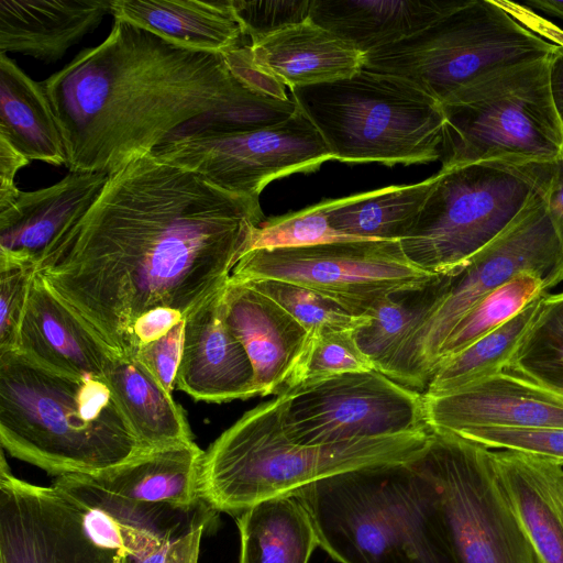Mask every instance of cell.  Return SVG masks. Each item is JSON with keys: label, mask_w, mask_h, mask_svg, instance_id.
Returning a JSON list of instances; mask_svg holds the SVG:
<instances>
[{"label": "cell", "mask_w": 563, "mask_h": 563, "mask_svg": "<svg viewBox=\"0 0 563 563\" xmlns=\"http://www.w3.org/2000/svg\"><path fill=\"white\" fill-rule=\"evenodd\" d=\"M431 430L563 428V395L518 373L503 371L449 393L423 395Z\"/></svg>", "instance_id": "cell-17"}, {"label": "cell", "mask_w": 563, "mask_h": 563, "mask_svg": "<svg viewBox=\"0 0 563 563\" xmlns=\"http://www.w3.org/2000/svg\"><path fill=\"white\" fill-rule=\"evenodd\" d=\"M554 162L487 159L440 169L415 224L400 240L408 260L453 275L516 223L550 188Z\"/></svg>", "instance_id": "cell-7"}, {"label": "cell", "mask_w": 563, "mask_h": 563, "mask_svg": "<svg viewBox=\"0 0 563 563\" xmlns=\"http://www.w3.org/2000/svg\"><path fill=\"white\" fill-rule=\"evenodd\" d=\"M0 563H123L86 532L68 498L15 477L1 453Z\"/></svg>", "instance_id": "cell-16"}, {"label": "cell", "mask_w": 563, "mask_h": 563, "mask_svg": "<svg viewBox=\"0 0 563 563\" xmlns=\"http://www.w3.org/2000/svg\"><path fill=\"white\" fill-rule=\"evenodd\" d=\"M549 59L492 73L441 103V169L487 159L551 163L563 155Z\"/></svg>", "instance_id": "cell-9"}, {"label": "cell", "mask_w": 563, "mask_h": 563, "mask_svg": "<svg viewBox=\"0 0 563 563\" xmlns=\"http://www.w3.org/2000/svg\"><path fill=\"white\" fill-rule=\"evenodd\" d=\"M43 84L69 172L109 175L202 117L235 132L299 109L284 85L253 65L247 45L225 54L188 49L122 20Z\"/></svg>", "instance_id": "cell-2"}, {"label": "cell", "mask_w": 563, "mask_h": 563, "mask_svg": "<svg viewBox=\"0 0 563 563\" xmlns=\"http://www.w3.org/2000/svg\"><path fill=\"white\" fill-rule=\"evenodd\" d=\"M505 368L563 395V291L543 298Z\"/></svg>", "instance_id": "cell-35"}, {"label": "cell", "mask_w": 563, "mask_h": 563, "mask_svg": "<svg viewBox=\"0 0 563 563\" xmlns=\"http://www.w3.org/2000/svg\"><path fill=\"white\" fill-rule=\"evenodd\" d=\"M430 432L301 445L285 434L276 396L246 411L205 451L200 498L218 512L239 516L262 500L294 495L335 474L412 461Z\"/></svg>", "instance_id": "cell-5"}, {"label": "cell", "mask_w": 563, "mask_h": 563, "mask_svg": "<svg viewBox=\"0 0 563 563\" xmlns=\"http://www.w3.org/2000/svg\"><path fill=\"white\" fill-rule=\"evenodd\" d=\"M106 173L69 172L56 184L21 191L0 211V254L38 261L45 250L90 209Z\"/></svg>", "instance_id": "cell-21"}, {"label": "cell", "mask_w": 563, "mask_h": 563, "mask_svg": "<svg viewBox=\"0 0 563 563\" xmlns=\"http://www.w3.org/2000/svg\"><path fill=\"white\" fill-rule=\"evenodd\" d=\"M311 1H238L233 5L250 42L309 18Z\"/></svg>", "instance_id": "cell-41"}, {"label": "cell", "mask_w": 563, "mask_h": 563, "mask_svg": "<svg viewBox=\"0 0 563 563\" xmlns=\"http://www.w3.org/2000/svg\"><path fill=\"white\" fill-rule=\"evenodd\" d=\"M487 449L515 451L563 463V428H474L454 433Z\"/></svg>", "instance_id": "cell-40"}, {"label": "cell", "mask_w": 563, "mask_h": 563, "mask_svg": "<svg viewBox=\"0 0 563 563\" xmlns=\"http://www.w3.org/2000/svg\"><path fill=\"white\" fill-rule=\"evenodd\" d=\"M18 351L51 371L103 378L113 352L37 273L19 333Z\"/></svg>", "instance_id": "cell-20"}, {"label": "cell", "mask_w": 563, "mask_h": 563, "mask_svg": "<svg viewBox=\"0 0 563 563\" xmlns=\"http://www.w3.org/2000/svg\"><path fill=\"white\" fill-rule=\"evenodd\" d=\"M543 294L506 323L437 366L423 395L449 393L505 368L534 322Z\"/></svg>", "instance_id": "cell-33"}, {"label": "cell", "mask_w": 563, "mask_h": 563, "mask_svg": "<svg viewBox=\"0 0 563 563\" xmlns=\"http://www.w3.org/2000/svg\"><path fill=\"white\" fill-rule=\"evenodd\" d=\"M525 5L544 11L548 14L563 19V0H530Z\"/></svg>", "instance_id": "cell-47"}, {"label": "cell", "mask_w": 563, "mask_h": 563, "mask_svg": "<svg viewBox=\"0 0 563 563\" xmlns=\"http://www.w3.org/2000/svg\"><path fill=\"white\" fill-rule=\"evenodd\" d=\"M413 460L343 472L296 492L318 545L340 563H453L433 487Z\"/></svg>", "instance_id": "cell-4"}, {"label": "cell", "mask_w": 563, "mask_h": 563, "mask_svg": "<svg viewBox=\"0 0 563 563\" xmlns=\"http://www.w3.org/2000/svg\"><path fill=\"white\" fill-rule=\"evenodd\" d=\"M437 183V174L411 185L333 199L330 227L345 240L400 241L415 224Z\"/></svg>", "instance_id": "cell-31"}, {"label": "cell", "mask_w": 563, "mask_h": 563, "mask_svg": "<svg viewBox=\"0 0 563 563\" xmlns=\"http://www.w3.org/2000/svg\"><path fill=\"white\" fill-rule=\"evenodd\" d=\"M185 316L169 308H156L142 314L133 327L136 349L164 336Z\"/></svg>", "instance_id": "cell-44"}, {"label": "cell", "mask_w": 563, "mask_h": 563, "mask_svg": "<svg viewBox=\"0 0 563 563\" xmlns=\"http://www.w3.org/2000/svg\"><path fill=\"white\" fill-rule=\"evenodd\" d=\"M112 0H0V54L54 63L111 13Z\"/></svg>", "instance_id": "cell-24"}, {"label": "cell", "mask_w": 563, "mask_h": 563, "mask_svg": "<svg viewBox=\"0 0 563 563\" xmlns=\"http://www.w3.org/2000/svg\"><path fill=\"white\" fill-rule=\"evenodd\" d=\"M184 320L164 336L139 347L136 357L169 393L175 388V378L183 349Z\"/></svg>", "instance_id": "cell-42"}, {"label": "cell", "mask_w": 563, "mask_h": 563, "mask_svg": "<svg viewBox=\"0 0 563 563\" xmlns=\"http://www.w3.org/2000/svg\"><path fill=\"white\" fill-rule=\"evenodd\" d=\"M151 155L191 170L221 189L255 199L274 179L311 173L333 159L300 108L287 120L258 129L181 133L155 147Z\"/></svg>", "instance_id": "cell-14"}, {"label": "cell", "mask_w": 563, "mask_h": 563, "mask_svg": "<svg viewBox=\"0 0 563 563\" xmlns=\"http://www.w3.org/2000/svg\"><path fill=\"white\" fill-rule=\"evenodd\" d=\"M0 137L30 162L67 164L43 81L32 79L7 54H0Z\"/></svg>", "instance_id": "cell-29"}, {"label": "cell", "mask_w": 563, "mask_h": 563, "mask_svg": "<svg viewBox=\"0 0 563 563\" xmlns=\"http://www.w3.org/2000/svg\"><path fill=\"white\" fill-rule=\"evenodd\" d=\"M223 287L185 316L175 378L177 389L216 404L257 396L250 357L225 322Z\"/></svg>", "instance_id": "cell-18"}, {"label": "cell", "mask_w": 563, "mask_h": 563, "mask_svg": "<svg viewBox=\"0 0 563 563\" xmlns=\"http://www.w3.org/2000/svg\"><path fill=\"white\" fill-rule=\"evenodd\" d=\"M263 221L260 199L148 154L109 174L36 273L113 352L136 355V320L156 308L186 316L220 290Z\"/></svg>", "instance_id": "cell-1"}, {"label": "cell", "mask_w": 563, "mask_h": 563, "mask_svg": "<svg viewBox=\"0 0 563 563\" xmlns=\"http://www.w3.org/2000/svg\"><path fill=\"white\" fill-rule=\"evenodd\" d=\"M203 453L195 441L146 450L89 476L108 493L130 500L189 505L201 499Z\"/></svg>", "instance_id": "cell-28"}, {"label": "cell", "mask_w": 563, "mask_h": 563, "mask_svg": "<svg viewBox=\"0 0 563 563\" xmlns=\"http://www.w3.org/2000/svg\"><path fill=\"white\" fill-rule=\"evenodd\" d=\"M110 14L200 52L225 54L246 36L233 0H112Z\"/></svg>", "instance_id": "cell-25"}, {"label": "cell", "mask_w": 563, "mask_h": 563, "mask_svg": "<svg viewBox=\"0 0 563 563\" xmlns=\"http://www.w3.org/2000/svg\"><path fill=\"white\" fill-rule=\"evenodd\" d=\"M492 459L540 563H563V463L507 450Z\"/></svg>", "instance_id": "cell-23"}, {"label": "cell", "mask_w": 563, "mask_h": 563, "mask_svg": "<svg viewBox=\"0 0 563 563\" xmlns=\"http://www.w3.org/2000/svg\"><path fill=\"white\" fill-rule=\"evenodd\" d=\"M460 0H312L309 18L364 54L424 30Z\"/></svg>", "instance_id": "cell-26"}, {"label": "cell", "mask_w": 563, "mask_h": 563, "mask_svg": "<svg viewBox=\"0 0 563 563\" xmlns=\"http://www.w3.org/2000/svg\"><path fill=\"white\" fill-rule=\"evenodd\" d=\"M545 292H549L545 282L532 271L520 272L495 288L478 300L452 329L440 349L437 366L506 323Z\"/></svg>", "instance_id": "cell-34"}, {"label": "cell", "mask_w": 563, "mask_h": 563, "mask_svg": "<svg viewBox=\"0 0 563 563\" xmlns=\"http://www.w3.org/2000/svg\"><path fill=\"white\" fill-rule=\"evenodd\" d=\"M103 379L145 450L194 441L183 408L136 355L113 353Z\"/></svg>", "instance_id": "cell-27"}, {"label": "cell", "mask_w": 563, "mask_h": 563, "mask_svg": "<svg viewBox=\"0 0 563 563\" xmlns=\"http://www.w3.org/2000/svg\"><path fill=\"white\" fill-rule=\"evenodd\" d=\"M53 486L75 507L88 536L123 563H197L202 536L218 518L203 499L189 505L130 500L87 474L57 476Z\"/></svg>", "instance_id": "cell-15"}, {"label": "cell", "mask_w": 563, "mask_h": 563, "mask_svg": "<svg viewBox=\"0 0 563 563\" xmlns=\"http://www.w3.org/2000/svg\"><path fill=\"white\" fill-rule=\"evenodd\" d=\"M446 287L448 276L438 275L422 288L386 297L369 311V323L356 329L354 336L377 372H384L400 344L443 298Z\"/></svg>", "instance_id": "cell-32"}, {"label": "cell", "mask_w": 563, "mask_h": 563, "mask_svg": "<svg viewBox=\"0 0 563 563\" xmlns=\"http://www.w3.org/2000/svg\"><path fill=\"white\" fill-rule=\"evenodd\" d=\"M523 271L538 273L549 290L563 282V245L545 198L459 272L445 275L443 298L400 344L383 374L424 393L440 349L460 319L484 296Z\"/></svg>", "instance_id": "cell-11"}, {"label": "cell", "mask_w": 563, "mask_h": 563, "mask_svg": "<svg viewBox=\"0 0 563 563\" xmlns=\"http://www.w3.org/2000/svg\"><path fill=\"white\" fill-rule=\"evenodd\" d=\"M333 159L387 166L440 159L441 103L413 82L362 68L350 77L290 89Z\"/></svg>", "instance_id": "cell-6"}, {"label": "cell", "mask_w": 563, "mask_h": 563, "mask_svg": "<svg viewBox=\"0 0 563 563\" xmlns=\"http://www.w3.org/2000/svg\"><path fill=\"white\" fill-rule=\"evenodd\" d=\"M239 563H308L319 547L303 504L295 495L262 500L236 516Z\"/></svg>", "instance_id": "cell-30"}, {"label": "cell", "mask_w": 563, "mask_h": 563, "mask_svg": "<svg viewBox=\"0 0 563 563\" xmlns=\"http://www.w3.org/2000/svg\"><path fill=\"white\" fill-rule=\"evenodd\" d=\"M253 65L289 89L330 82L364 67L365 54L310 18L249 44Z\"/></svg>", "instance_id": "cell-22"}, {"label": "cell", "mask_w": 563, "mask_h": 563, "mask_svg": "<svg viewBox=\"0 0 563 563\" xmlns=\"http://www.w3.org/2000/svg\"><path fill=\"white\" fill-rule=\"evenodd\" d=\"M333 199L264 220L254 231L249 250L299 247L345 240L329 223ZM246 251V252H247Z\"/></svg>", "instance_id": "cell-38"}, {"label": "cell", "mask_w": 563, "mask_h": 563, "mask_svg": "<svg viewBox=\"0 0 563 563\" xmlns=\"http://www.w3.org/2000/svg\"><path fill=\"white\" fill-rule=\"evenodd\" d=\"M554 49L500 1L460 0L424 30L365 54L363 68L405 78L442 103L492 73Z\"/></svg>", "instance_id": "cell-8"}, {"label": "cell", "mask_w": 563, "mask_h": 563, "mask_svg": "<svg viewBox=\"0 0 563 563\" xmlns=\"http://www.w3.org/2000/svg\"><path fill=\"white\" fill-rule=\"evenodd\" d=\"M413 463L433 487L453 563H540L500 485L492 450L431 430Z\"/></svg>", "instance_id": "cell-10"}, {"label": "cell", "mask_w": 563, "mask_h": 563, "mask_svg": "<svg viewBox=\"0 0 563 563\" xmlns=\"http://www.w3.org/2000/svg\"><path fill=\"white\" fill-rule=\"evenodd\" d=\"M0 443L48 474L93 475L146 451L103 378L0 352Z\"/></svg>", "instance_id": "cell-3"}, {"label": "cell", "mask_w": 563, "mask_h": 563, "mask_svg": "<svg viewBox=\"0 0 563 563\" xmlns=\"http://www.w3.org/2000/svg\"><path fill=\"white\" fill-rule=\"evenodd\" d=\"M545 205L563 245V155L554 162V173L545 196Z\"/></svg>", "instance_id": "cell-45"}, {"label": "cell", "mask_w": 563, "mask_h": 563, "mask_svg": "<svg viewBox=\"0 0 563 563\" xmlns=\"http://www.w3.org/2000/svg\"><path fill=\"white\" fill-rule=\"evenodd\" d=\"M245 282L280 305L310 334L322 330L354 331L371 321L369 316L352 314L336 302L307 287L274 279Z\"/></svg>", "instance_id": "cell-36"}, {"label": "cell", "mask_w": 563, "mask_h": 563, "mask_svg": "<svg viewBox=\"0 0 563 563\" xmlns=\"http://www.w3.org/2000/svg\"><path fill=\"white\" fill-rule=\"evenodd\" d=\"M354 331L322 330L310 334L286 388L345 373L374 371L373 363L358 347Z\"/></svg>", "instance_id": "cell-37"}, {"label": "cell", "mask_w": 563, "mask_h": 563, "mask_svg": "<svg viewBox=\"0 0 563 563\" xmlns=\"http://www.w3.org/2000/svg\"><path fill=\"white\" fill-rule=\"evenodd\" d=\"M555 49L549 59L552 99L563 129V37L555 36Z\"/></svg>", "instance_id": "cell-46"}, {"label": "cell", "mask_w": 563, "mask_h": 563, "mask_svg": "<svg viewBox=\"0 0 563 563\" xmlns=\"http://www.w3.org/2000/svg\"><path fill=\"white\" fill-rule=\"evenodd\" d=\"M225 322L254 369L257 396L278 395L303 353L310 333L280 305L230 276L222 289Z\"/></svg>", "instance_id": "cell-19"}, {"label": "cell", "mask_w": 563, "mask_h": 563, "mask_svg": "<svg viewBox=\"0 0 563 563\" xmlns=\"http://www.w3.org/2000/svg\"><path fill=\"white\" fill-rule=\"evenodd\" d=\"M276 396L285 434L301 445H330L430 429L423 394L375 369L302 383Z\"/></svg>", "instance_id": "cell-13"}, {"label": "cell", "mask_w": 563, "mask_h": 563, "mask_svg": "<svg viewBox=\"0 0 563 563\" xmlns=\"http://www.w3.org/2000/svg\"><path fill=\"white\" fill-rule=\"evenodd\" d=\"M437 276L412 264L400 241L385 240L250 250L231 273L236 279H274L307 287L355 316H368L386 297L422 288Z\"/></svg>", "instance_id": "cell-12"}, {"label": "cell", "mask_w": 563, "mask_h": 563, "mask_svg": "<svg viewBox=\"0 0 563 563\" xmlns=\"http://www.w3.org/2000/svg\"><path fill=\"white\" fill-rule=\"evenodd\" d=\"M37 262L0 254V352L16 350Z\"/></svg>", "instance_id": "cell-39"}, {"label": "cell", "mask_w": 563, "mask_h": 563, "mask_svg": "<svg viewBox=\"0 0 563 563\" xmlns=\"http://www.w3.org/2000/svg\"><path fill=\"white\" fill-rule=\"evenodd\" d=\"M29 163L24 155L0 137V211L11 206L19 197L21 190L15 185V176Z\"/></svg>", "instance_id": "cell-43"}]
</instances>
